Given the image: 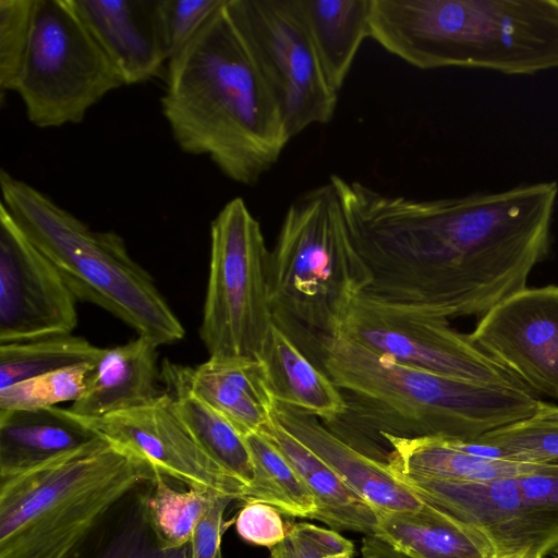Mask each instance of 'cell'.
<instances>
[{
  "instance_id": "7a4b0ae2",
  "label": "cell",
  "mask_w": 558,
  "mask_h": 558,
  "mask_svg": "<svg viewBox=\"0 0 558 558\" xmlns=\"http://www.w3.org/2000/svg\"><path fill=\"white\" fill-rule=\"evenodd\" d=\"M323 368L347 403L325 424L365 456L387 464L384 435L474 440L531 416L541 400L531 391L446 377L375 353L342 333L314 339Z\"/></svg>"
},
{
  "instance_id": "30bf717a",
  "label": "cell",
  "mask_w": 558,
  "mask_h": 558,
  "mask_svg": "<svg viewBox=\"0 0 558 558\" xmlns=\"http://www.w3.org/2000/svg\"><path fill=\"white\" fill-rule=\"evenodd\" d=\"M229 9L274 95L290 138L335 116L331 87L295 0H229Z\"/></svg>"
},
{
  "instance_id": "9c48e42d",
  "label": "cell",
  "mask_w": 558,
  "mask_h": 558,
  "mask_svg": "<svg viewBox=\"0 0 558 558\" xmlns=\"http://www.w3.org/2000/svg\"><path fill=\"white\" fill-rule=\"evenodd\" d=\"M266 246L242 197L210 223V263L199 337L209 357L258 360L274 324Z\"/></svg>"
},
{
  "instance_id": "4dcf8cb0",
  "label": "cell",
  "mask_w": 558,
  "mask_h": 558,
  "mask_svg": "<svg viewBox=\"0 0 558 558\" xmlns=\"http://www.w3.org/2000/svg\"><path fill=\"white\" fill-rule=\"evenodd\" d=\"M474 440L496 448L504 459L558 463V405L541 400L531 416Z\"/></svg>"
},
{
  "instance_id": "ac0fdd59",
  "label": "cell",
  "mask_w": 558,
  "mask_h": 558,
  "mask_svg": "<svg viewBox=\"0 0 558 558\" xmlns=\"http://www.w3.org/2000/svg\"><path fill=\"white\" fill-rule=\"evenodd\" d=\"M272 416L375 510L417 511L427 505L387 464L344 442L316 416L276 401Z\"/></svg>"
},
{
  "instance_id": "484cf974",
  "label": "cell",
  "mask_w": 558,
  "mask_h": 558,
  "mask_svg": "<svg viewBox=\"0 0 558 558\" xmlns=\"http://www.w3.org/2000/svg\"><path fill=\"white\" fill-rule=\"evenodd\" d=\"M149 482L121 499L68 558H190L191 543L160 546L147 514Z\"/></svg>"
},
{
  "instance_id": "277c9868",
  "label": "cell",
  "mask_w": 558,
  "mask_h": 558,
  "mask_svg": "<svg viewBox=\"0 0 558 558\" xmlns=\"http://www.w3.org/2000/svg\"><path fill=\"white\" fill-rule=\"evenodd\" d=\"M371 38L421 70L558 69V0H373Z\"/></svg>"
},
{
  "instance_id": "e0dca14e",
  "label": "cell",
  "mask_w": 558,
  "mask_h": 558,
  "mask_svg": "<svg viewBox=\"0 0 558 558\" xmlns=\"http://www.w3.org/2000/svg\"><path fill=\"white\" fill-rule=\"evenodd\" d=\"M161 371L167 387L194 395L243 436L262 432L272 422L274 398L259 360L209 357L196 367L165 361Z\"/></svg>"
},
{
  "instance_id": "ffe728a7",
  "label": "cell",
  "mask_w": 558,
  "mask_h": 558,
  "mask_svg": "<svg viewBox=\"0 0 558 558\" xmlns=\"http://www.w3.org/2000/svg\"><path fill=\"white\" fill-rule=\"evenodd\" d=\"M375 536L410 558H493L486 534L427 502L417 511L376 510Z\"/></svg>"
},
{
  "instance_id": "4fadbf2b",
  "label": "cell",
  "mask_w": 558,
  "mask_h": 558,
  "mask_svg": "<svg viewBox=\"0 0 558 558\" xmlns=\"http://www.w3.org/2000/svg\"><path fill=\"white\" fill-rule=\"evenodd\" d=\"M471 341L534 393L558 400V287L524 288L482 316Z\"/></svg>"
},
{
  "instance_id": "74e56055",
  "label": "cell",
  "mask_w": 558,
  "mask_h": 558,
  "mask_svg": "<svg viewBox=\"0 0 558 558\" xmlns=\"http://www.w3.org/2000/svg\"><path fill=\"white\" fill-rule=\"evenodd\" d=\"M232 500L222 494L214 498L192 536L190 558H222L223 514Z\"/></svg>"
},
{
  "instance_id": "f1b7e54d",
  "label": "cell",
  "mask_w": 558,
  "mask_h": 558,
  "mask_svg": "<svg viewBox=\"0 0 558 558\" xmlns=\"http://www.w3.org/2000/svg\"><path fill=\"white\" fill-rule=\"evenodd\" d=\"M104 348L72 333L0 343V390L82 363H95Z\"/></svg>"
},
{
  "instance_id": "5bb4252c",
  "label": "cell",
  "mask_w": 558,
  "mask_h": 558,
  "mask_svg": "<svg viewBox=\"0 0 558 558\" xmlns=\"http://www.w3.org/2000/svg\"><path fill=\"white\" fill-rule=\"evenodd\" d=\"M80 418L99 435L137 452L157 473L172 481L189 488L215 490L234 500L246 499L247 487L205 451L175 413L167 391L136 409Z\"/></svg>"
},
{
  "instance_id": "9a60e30c",
  "label": "cell",
  "mask_w": 558,
  "mask_h": 558,
  "mask_svg": "<svg viewBox=\"0 0 558 558\" xmlns=\"http://www.w3.org/2000/svg\"><path fill=\"white\" fill-rule=\"evenodd\" d=\"M393 474L426 502L486 534L497 553L529 550L544 557L514 477L439 481Z\"/></svg>"
},
{
  "instance_id": "e575fe53",
  "label": "cell",
  "mask_w": 558,
  "mask_h": 558,
  "mask_svg": "<svg viewBox=\"0 0 558 558\" xmlns=\"http://www.w3.org/2000/svg\"><path fill=\"white\" fill-rule=\"evenodd\" d=\"M269 549L270 558H352L354 555L350 539L312 523L289 524L283 541Z\"/></svg>"
},
{
  "instance_id": "d6986e66",
  "label": "cell",
  "mask_w": 558,
  "mask_h": 558,
  "mask_svg": "<svg viewBox=\"0 0 558 558\" xmlns=\"http://www.w3.org/2000/svg\"><path fill=\"white\" fill-rule=\"evenodd\" d=\"M157 356V345L143 336L105 348L84 393L69 410L83 418H98L151 402L162 393L156 386Z\"/></svg>"
},
{
  "instance_id": "1f68e13d",
  "label": "cell",
  "mask_w": 558,
  "mask_h": 558,
  "mask_svg": "<svg viewBox=\"0 0 558 558\" xmlns=\"http://www.w3.org/2000/svg\"><path fill=\"white\" fill-rule=\"evenodd\" d=\"M95 363L46 373L0 390V410L50 408L65 401L73 403L84 393Z\"/></svg>"
},
{
  "instance_id": "8fae6325",
  "label": "cell",
  "mask_w": 558,
  "mask_h": 558,
  "mask_svg": "<svg viewBox=\"0 0 558 558\" xmlns=\"http://www.w3.org/2000/svg\"><path fill=\"white\" fill-rule=\"evenodd\" d=\"M338 332L414 368L462 380L526 389L507 368L477 348L469 335L452 328L448 318L415 307L361 294L348 308Z\"/></svg>"
},
{
  "instance_id": "f35d334b",
  "label": "cell",
  "mask_w": 558,
  "mask_h": 558,
  "mask_svg": "<svg viewBox=\"0 0 558 558\" xmlns=\"http://www.w3.org/2000/svg\"><path fill=\"white\" fill-rule=\"evenodd\" d=\"M361 554H367L375 558H410L393 549L375 535H364L362 539Z\"/></svg>"
},
{
  "instance_id": "603a6c76",
  "label": "cell",
  "mask_w": 558,
  "mask_h": 558,
  "mask_svg": "<svg viewBox=\"0 0 558 558\" xmlns=\"http://www.w3.org/2000/svg\"><path fill=\"white\" fill-rule=\"evenodd\" d=\"M260 433L275 444L312 492L317 506L313 519L337 532L375 534L376 510L316 453L290 434L274 416L271 424Z\"/></svg>"
},
{
  "instance_id": "ab89813d",
  "label": "cell",
  "mask_w": 558,
  "mask_h": 558,
  "mask_svg": "<svg viewBox=\"0 0 558 558\" xmlns=\"http://www.w3.org/2000/svg\"><path fill=\"white\" fill-rule=\"evenodd\" d=\"M493 558H544L542 555L529 551V550H519V551H507V553H497Z\"/></svg>"
},
{
  "instance_id": "cb8c5ba5",
  "label": "cell",
  "mask_w": 558,
  "mask_h": 558,
  "mask_svg": "<svg viewBox=\"0 0 558 558\" xmlns=\"http://www.w3.org/2000/svg\"><path fill=\"white\" fill-rule=\"evenodd\" d=\"M98 436L69 409L0 410V470L45 461Z\"/></svg>"
},
{
  "instance_id": "52a82bcc",
  "label": "cell",
  "mask_w": 558,
  "mask_h": 558,
  "mask_svg": "<svg viewBox=\"0 0 558 558\" xmlns=\"http://www.w3.org/2000/svg\"><path fill=\"white\" fill-rule=\"evenodd\" d=\"M371 282L331 182L295 198L269 253L274 324L286 332L292 326L310 331L314 339L336 335Z\"/></svg>"
},
{
  "instance_id": "6da1fadb",
  "label": "cell",
  "mask_w": 558,
  "mask_h": 558,
  "mask_svg": "<svg viewBox=\"0 0 558 558\" xmlns=\"http://www.w3.org/2000/svg\"><path fill=\"white\" fill-rule=\"evenodd\" d=\"M372 275L362 294L445 318L482 317L526 288L548 254L558 183L416 199L332 174Z\"/></svg>"
},
{
  "instance_id": "44dd1931",
  "label": "cell",
  "mask_w": 558,
  "mask_h": 558,
  "mask_svg": "<svg viewBox=\"0 0 558 558\" xmlns=\"http://www.w3.org/2000/svg\"><path fill=\"white\" fill-rule=\"evenodd\" d=\"M258 360L274 401L314 415L324 424H330L345 413L347 403L341 391L276 324L270 327Z\"/></svg>"
},
{
  "instance_id": "2e32d148",
  "label": "cell",
  "mask_w": 558,
  "mask_h": 558,
  "mask_svg": "<svg viewBox=\"0 0 558 558\" xmlns=\"http://www.w3.org/2000/svg\"><path fill=\"white\" fill-rule=\"evenodd\" d=\"M124 85L147 82L169 62L160 0H71Z\"/></svg>"
},
{
  "instance_id": "83f0119b",
  "label": "cell",
  "mask_w": 558,
  "mask_h": 558,
  "mask_svg": "<svg viewBox=\"0 0 558 558\" xmlns=\"http://www.w3.org/2000/svg\"><path fill=\"white\" fill-rule=\"evenodd\" d=\"M255 472L245 501H262L281 513L313 519L315 498L288 459L263 433L244 435Z\"/></svg>"
},
{
  "instance_id": "d6a6232c",
  "label": "cell",
  "mask_w": 558,
  "mask_h": 558,
  "mask_svg": "<svg viewBox=\"0 0 558 558\" xmlns=\"http://www.w3.org/2000/svg\"><path fill=\"white\" fill-rule=\"evenodd\" d=\"M544 557L558 551V463L514 477Z\"/></svg>"
},
{
  "instance_id": "d4e9b609",
  "label": "cell",
  "mask_w": 558,
  "mask_h": 558,
  "mask_svg": "<svg viewBox=\"0 0 558 558\" xmlns=\"http://www.w3.org/2000/svg\"><path fill=\"white\" fill-rule=\"evenodd\" d=\"M325 76L339 92L362 43L371 38L373 0H295Z\"/></svg>"
},
{
  "instance_id": "ba28073f",
  "label": "cell",
  "mask_w": 558,
  "mask_h": 558,
  "mask_svg": "<svg viewBox=\"0 0 558 558\" xmlns=\"http://www.w3.org/2000/svg\"><path fill=\"white\" fill-rule=\"evenodd\" d=\"M124 85L71 0H35L28 46L14 85L37 128L82 122L92 107Z\"/></svg>"
},
{
  "instance_id": "4316f807",
  "label": "cell",
  "mask_w": 558,
  "mask_h": 558,
  "mask_svg": "<svg viewBox=\"0 0 558 558\" xmlns=\"http://www.w3.org/2000/svg\"><path fill=\"white\" fill-rule=\"evenodd\" d=\"M167 388L175 413L199 445L248 492L255 472L244 436L223 415L194 395L178 387Z\"/></svg>"
},
{
  "instance_id": "3957f363",
  "label": "cell",
  "mask_w": 558,
  "mask_h": 558,
  "mask_svg": "<svg viewBox=\"0 0 558 558\" xmlns=\"http://www.w3.org/2000/svg\"><path fill=\"white\" fill-rule=\"evenodd\" d=\"M161 112L179 148L254 185L291 141L229 0L167 64Z\"/></svg>"
},
{
  "instance_id": "d590c367",
  "label": "cell",
  "mask_w": 558,
  "mask_h": 558,
  "mask_svg": "<svg viewBox=\"0 0 558 558\" xmlns=\"http://www.w3.org/2000/svg\"><path fill=\"white\" fill-rule=\"evenodd\" d=\"M223 1L225 0H160L170 59L192 39L205 21Z\"/></svg>"
},
{
  "instance_id": "5b68a950",
  "label": "cell",
  "mask_w": 558,
  "mask_h": 558,
  "mask_svg": "<svg viewBox=\"0 0 558 558\" xmlns=\"http://www.w3.org/2000/svg\"><path fill=\"white\" fill-rule=\"evenodd\" d=\"M156 473L137 452L101 435L45 461L0 470V558H68Z\"/></svg>"
},
{
  "instance_id": "8d00e7d4",
  "label": "cell",
  "mask_w": 558,
  "mask_h": 558,
  "mask_svg": "<svg viewBox=\"0 0 558 558\" xmlns=\"http://www.w3.org/2000/svg\"><path fill=\"white\" fill-rule=\"evenodd\" d=\"M281 512L262 501H245L235 519L238 534L246 542L272 547L279 544L287 535Z\"/></svg>"
},
{
  "instance_id": "60d3db41",
  "label": "cell",
  "mask_w": 558,
  "mask_h": 558,
  "mask_svg": "<svg viewBox=\"0 0 558 558\" xmlns=\"http://www.w3.org/2000/svg\"><path fill=\"white\" fill-rule=\"evenodd\" d=\"M362 557H363V558H375V557H373V556H371V555H367V554H362Z\"/></svg>"
},
{
  "instance_id": "7c38bea8",
  "label": "cell",
  "mask_w": 558,
  "mask_h": 558,
  "mask_svg": "<svg viewBox=\"0 0 558 558\" xmlns=\"http://www.w3.org/2000/svg\"><path fill=\"white\" fill-rule=\"evenodd\" d=\"M76 298L0 204V343L72 333Z\"/></svg>"
},
{
  "instance_id": "8992f818",
  "label": "cell",
  "mask_w": 558,
  "mask_h": 558,
  "mask_svg": "<svg viewBox=\"0 0 558 558\" xmlns=\"http://www.w3.org/2000/svg\"><path fill=\"white\" fill-rule=\"evenodd\" d=\"M1 203L53 264L76 300L116 316L157 347L183 339L184 327L149 272L114 231H95L31 184L0 171Z\"/></svg>"
},
{
  "instance_id": "7402d4cb",
  "label": "cell",
  "mask_w": 558,
  "mask_h": 558,
  "mask_svg": "<svg viewBox=\"0 0 558 558\" xmlns=\"http://www.w3.org/2000/svg\"><path fill=\"white\" fill-rule=\"evenodd\" d=\"M387 466L392 473L439 481H489L517 477L547 463L497 459L473 454L453 439L440 437H381Z\"/></svg>"
},
{
  "instance_id": "836d02e7",
  "label": "cell",
  "mask_w": 558,
  "mask_h": 558,
  "mask_svg": "<svg viewBox=\"0 0 558 558\" xmlns=\"http://www.w3.org/2000/svg\"><path fill=\"white\" fill-rule=\"evenodd\" d=\"M35 0H0V90L14 85L28 46Z\"/></svg>"
},
{
  "instance_id": "b9f144b4",
  "label": "cell",
  "mask_w": 558,
  "mask_h": 558,
  "mask_svg": "<svg viewBox=\"0 0 558 558\" xmlns=\"http://www.w3.org/2000/svg\"><path fill=\"white\" fill-rule=\"evenodd\" d=\"M555 554H556V558H558V551H556Z\"/></svg>"
},
{
  "instance_id": "f546056e",
  "label": "cell",
  "mask_w": 558,
  "mask_h": 558,
  "mask_svg": "<svg viewBox=\"0 0 558 558\" xmlns=\"http://www.w3.org/2000/svg\"><path fill=\"white\" fill-rule=\"evenodd\" d=\"M169 484L170 478L156 473L148 484L146 496L150 525L165 549L189 544L214 498L220 494L204 488L180 492Z\"/></svg>"
}]
</instances>
